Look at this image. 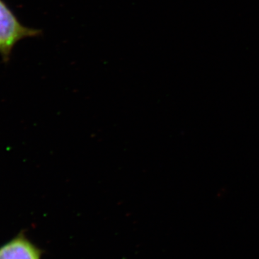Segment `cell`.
I'll list each match as a JSON object with an SVG mask.
<instances>
[{
    "label": "cell",
    "mask_w": 259,
    "mask_h": 259,
    "mask_svg": "<svg viewBox=\"0 0 259 259\" xmlns=\"http://www.w3.org/2000/svg\"><path fill=\"white\" fill-rule=\"evenodd\" d=\"M41 30L25 26L5 0H0V56L5 64L10 61L17 44L28 37L41 35Z\"/></svg>",
    "instance_id": "1"
},
{
    "label": "cell",
    "mask_w": 259,
    "mask_h": 259,
    "mask_svg": "<svg viewBox=\"0 0 259 259\" xmlns=\"http://www.w3.org/2000/svg\"><path fill=\"white\" fill-rule=\"evenodd\" d=\"M42 254L23 233L0 246V259H41Z\"/></svg>",
    "instance_id": "2"
}]
</instances>
